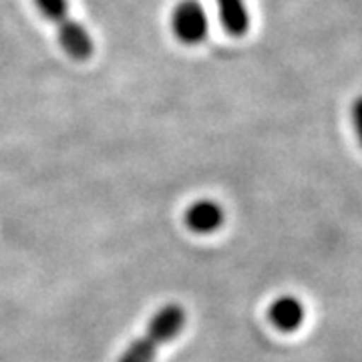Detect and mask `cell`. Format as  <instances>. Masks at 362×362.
<instances>
[{
	"label": "cell",
	"instance_id": "1",
	"mask_svg": "<svg viewBox=\"0 0 362 362\" xmlns=\"http://www.w3.org/2000/svg\"><path fill=\"white\" fill-rule=\"evenodd\" d=\"M187 314L180 304H165L163 308L151 316L145 332L141 337L135 338L117 362H153L157 356V350L163 344L171 342L173 338L180 337V332L185 326Z\"/></svg>",
	"mask_w": 362,
	"mask_h": 362
},
{
	"label": "cell",
	"instance_id": "2",
	"mask_svg": "<svg viewBox=\"0 0 362 362\" xmlns=\"http://www.w3.org/2000/svg\"><path fill=\"white\" fill-rule=\"evenodd\" d=\"M39 13L59 28V42L63 51L75 61H89L95 52V40L85 26L71 18L69 0H33Z\"/></svg>",
	"mask_w": 362,
	"mask_h": 362
},
{
	"label": "cell",
	"instance_id": "3",
	"mask_svg": "<svg viewBox=\"0 0 362 362\" xmlns=\"http://www.w3.org/2000/svg\"><path fill=\"white\" fill-rule=\"evenodd\" d=\"M173 37L185 47H197L209 37V16L199 0H181L171 13Z\"/></svg>",
	"mask_w": 362,
	"mask_h": 362
},
{
	"label": "cell",
	"instance_id": "4",
	"mask_svg": "<svg viewBox=\"0 0 362 362\" xmlns=\"http://www.w3.org/2000/svg\"><path fill=\"white\" fill-rule=\"evenodd\" d=\"M226 220L223 207L214 199H197L185 209V226L195 233H214Z\"/></svg>",
	"mask_w": 362,
	"mask_h": 362
},
{
	"label": "cell",
	"instance_id": "5",
	"mask_svg": "<svg viewBox=\"0 0 362 362\" xmlns=\"http://www.w3.org/2000/svg\"><path fill=\"white\" fill-rule=\"evenodd\" d=\"M216 8H218L221 28L230 37L233 39L246 37L252 25L246 0H216Z\"/></svg>",
	"mask_w": 362,
	"mask_h": 362
},
{
	"label": "cell",
	"instance_id": "6",
	"mask_svg": "<svg viewBox=\"0 0 362 362\" xmlns=\"http://www.w3.org/2000/svg\"><path fill=\"white\" fill-rule=\"evenodd\" d=\"M304 316H306L304 304L294 296L276 298L270 304V310H268L270 322L282 332L298 330L304 322Z\"/></svg>",
	"mask_w": 362,
	"mask_h": 362
},
{
	"label": "cell",
	"instance_id": "7",
	"mask_svg": "<svg viewBox=\"0 0 362 362\" xmlns=\"http://www.w3.org/2000/svg\"><path fill=\"white\" fill-rule=\"evenodd\" d=\"M352 125H354L356 139L362 147V95L352 103Z\"/></svg>",
	"mask_w": 362,
	"mask_h": 362
}]
</instances>
